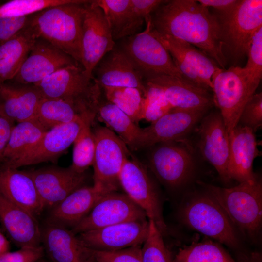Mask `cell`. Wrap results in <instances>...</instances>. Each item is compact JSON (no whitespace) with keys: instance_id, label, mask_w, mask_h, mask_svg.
I'll return each instance as SVG.
<instances>
[{"instance_id":"cell-1","label":"cell","mask_w":262,"mask_h":262,"mask_svg":"<svg viewBox=\"0 0 262 262\" xmlns=\"http://www.w3.org/2000/svg\"><path fill=\"white\" fill-rule=\"evenodd\" d=\"M152 27L160 34L187 42L213 59L221 68L226 65L215 15L197 0H165L150 15Z\"/></svg>"},{"instance_id":"cell-2","label":"cell","mask_w":262,"mask_h":262,"mask_svg":"<svg viewBox=\"0 0 262 262\" xmlns=\"http://www.w3.org/2000/svg\"><path fill=\"white\" fill-rule=\"evenodd\" d=\"M90 0L59 5L30 16L29 25L42 39L81 62L84 4Z\"/></svg>"},{"instance_id":"cell-3","label":"cell","mask_w":262,"mask_h":262,"mask_svg":"<svg viewBox=\"0 0 262 262\" xmlns=\"http://www.w3.org/2000/svg\"><path fill=\"white\" fill-rule=\"evenodd\" d=\"M74 65L61 68L34 84L46 98L62 100L72 105L83 117L94 121L101 102V88Z\"/></svg>"},{"instance_id":"cell-4","label":"cell","mask_w":262,"mask_h":262,"mask_svg":"<svg viewBox=\"0 0 262 262\" xmlns=\"http://www.w3.org/2000/svg\"><path fill=\"white\" fill-rule=\"evenodd\" d=\"M236 228L251 238L260 232L262 223V184L242 182L231 188L203 184Z\"/></svg>"},{"instance_id":"cell-5","label":"cell","mask_w":262,"mask_h":262,"mask_svg":"<svg viewBox=\"0 0 262 262\" xmlns=\"http://www.w3.org/2000/svg\"><path fill=\"white\" fill-rule=\"evenodd\" d=\"M215 16L223 51L235 61L247 55L253 36L262 27V0H239L230 10Z\"/></svg>"},{"instance_id":"cell-6","label":"cell","mask_w":262,"mask_h":262,"mask_svg":"<svg viewBox=\"0 0 262 262\" xmlns=\"http://www.w3.org/2000/svg\"><path fill=\"white\" fill-rule=\"evenodd\" d=\"M182 222L191 229L231 248L240 244L236 228L208 193L196 195L180 209Z\"/></svg>"},{"instance_id":"cell-7","label":"cell","mask_w":262,"mask_h":262,"mask_svg":"<svg viewBox=\"0 0 262 262\" xmlns=\"http://www.w3.org/2000/svg\"><path fill=\"white\" fill-rule=\"evenodd\" d=\"M93 133V186L106 194L117 191L122 167L131 153L125 142L108 127L97 126Z\"/></svg>"},{"instance_id":"cell-8","label":"cell","mask_w":262,"mask_h":262,"mask_svg":"<svg viewBox=\"0 0 262 262\" xmlns=\"http://www.w3.org/2000/svg\"><path fill=\"white\" fill-rule=\"evenodd\" d=\"M213 104L220 110L229 135L238 125L243 109L257 89L248 80L243 67L218 68L212 77Z\"/></svg>"},{"instance_id":"cell-9","label":"cell","mask_w":262,"mask_h":262,"mask_svg":"<svg viewBox=\"0 0 262 262\" xmlns=\"http://www.w3.org/2000/svg\"><path fill=\"white\" fill-rule=\"evenodd\" d=\"M145 22V30L125 37L120 49L145 79L164 74L185 80L168 50L152 33L150 15L146 18Z\"/></svg>"},{"instance_id":"cell-10","label":"cell","mask_w":262,"mask_h":262,"mask_svg":"<svg viewBox=\"0 0 262 262\" xmlns=\"http://www.w3.org/2000/svg\"><path fill=\"white\" fill-rule=\"evenodd\" d=\"M119 183L129 198L154 222L163 236L167 234L168 228L158 190L146 167L132 154L123 165Z\"/></svg>"},{"instance_id":"cell-11","label":"cell","mask_w":262,"mask_h":262,"mask_svg":"<svg viewBox=\"0 0 262 262\" xmlns=\"http://www.w3.org/2000/svg\"><path fill=\"white\" fill-rule=\"evenodd\" d=\"M178 142H163L152 146L148 158L150 170L162 184L171 188L185 184L195 167L190 151Z\"/></svg>"},{"instance_id":"cell-12","label":"cell","mask_w":262,"mask_h":262,"mask_svg":"<svg viewBox=\"0 0 262 262\" xmlns=\"http://www.w3.org/2000/svg\"><path fill=\"white\" fill-rule=\"evenodd\" d=\"M91 0L83 7L81 62L86 73L93 77L95 67L115 47V42L102 9Z\"/></svg>"},{"instance_id":"cell-13","label":"cell","mask_w":262,"mask_h":262,"mask_svg":"<svg viewBox=\"0 0 262 262\" xmlns=\"http://www.w3.org/2000/svg\"><path fill=\"white\" fill-rule=\"evenodd\" d=\"M147 218L144 211L125 193L114 191L104 195L89 214L70 230L77 235L120 223Z\"/></svg>"},{"instance_id":"cell-14","label":"cell","mask_w":262,"mask_h":262,"mask_svg":"<svg viewBox=\"0 0 262 262\" xmlns=\"http://www.w3.org/2000/svg\"><path fill=\"white\" fill-rule=\"evenodd\" d=\"M149 220L120 223L76 235L84 247L95 250L115 251L141 246L147 237Z\"/></svg>"},{"instance_id":"cell-15","label":"cell","mask_w":262,"mask_h":262,"mask_svg":"<svg viewBox=\"0 0 262 262\" xmlns=\"http://www.w3.org/2000/svg\"><path fill=\"white\" fill-rule=\"evenodd\" d=\"M44 209H51L76 190L85 186L86 172L80 173L71 166H50L28 171Z\"/></svg>"},{"instance_id":"cell-16","label":"cell","mask_w":262,"mask_h":262,"mask_svg":"<svg viewBox=\"0 0 262 262\" xmlns=\"http://www.w3.org/2000/svg\"><path fill=\"white\" fill-rule=\"evenodd\" d=\"M200 121L197 147L200 153L223 180L229 181V141L223 118L220 112H212Z\"/></svg>"},{"instance_id":"cell-17","label":"cell","mask_w":262,"mask_h":262,"mask_svg":"<svg viewBox=\"0 0 262 262\" xmlns=\"http://www.w3.org/2000/svg\"><path fill=\"white\" fill-rule=\"evenodd\" d=\"M207 111L174 108L150 126L143 128L137 150L161 143L182 140L200 121Z\"/></svg>"},{"instance_id":"cell-18","label":"cell","mask_w":262,"mask_h":262,"mask_svg":"<svg viewBox=\"0 0 262 262\" xmlns=\"http://www.w3.org/2000/svg\"><path fill=\"white\" fill-rule=\"evenodd\" d=\"M74 65L78 63L71 56L38 38L13 80L16 83L34 85L56 71Z\"/></svg>"},{"instance_id":"cell-19","label":"cell","mask_w":262,"mask_h":262,"mask_svg":"<svg viewBox=\"0 0 262 262\" xmlns=\"http://www.w3.org/2000/svg\"><path fill=\"white\" fill-rule=\"evenodd\" d=\"M86 121H92L79 118L49 130L28 153L20 159L7 166L18 168L44 162L56 163L59 157L73 143Z\"/></svg>"},{"instance_id":"cell-20","label":"cell","mask_w":262,"mask_h":262,"mask_svg":"<svg viewBox=\"0 0 262 262\" xmlns=\"http://www.w3.org/2000/svg\"><path fill=\"white\" fill-rule=\"evenodd\" d=\"M229 154L228 175L229 180L239 183L254 182L258 177L253 171L254 160L260 155L254 132L237 125L229 135Z\"/></svg>"},{"instance_id":"cell-21","label":"cell","mask_w":262,"mask_h":262,"mask_svg":"<svg viewBox=\"0 0 262 262\" xmlns=\"http://www.w3.org/2000/svg\"><path fill=\"white\" fill-rule=\"evenodd\" d=\"M95 68L97 78L94 79L101 89L134 88L141 91L145 97L146 89L143 75L120 49L114 47L103 57Z\"/></svg>"},{"instance_id":"cell-22","label":"cell","mask_w":262,"mask_h":262,"mask_svg":"<svg viewBox=\"0 0 262 262\" xmlns=\"http://www.w3.org/2000/svg\"><path fill=\"white\" fill-rule=\"evenodd\" d=\"M0 222L11 240L19 247L41 245V229L36 218L0 193Z\"/></svg>"},{"instance_id":"cell-23","label":"cell","mask_w":262,"mask_h":262,"mask_svg":"<svg viewBox=\"0 0 262 262\" xmlns=\"http://www.w3.org/2000/svg\"><path fill=\"white\" fill-rule=\"evenodd\" d=\"M0 193L36 218L44 210L34 181L28 171L0 165Z\"/></svg>"},{"instance_id":"cell-24","label":"cell","mask_w":262,"mask_h":262,"mask_svg":"<svg viewBox=\"0 0 262 262\" xmlns=\"http://www.w3.org/2000/svg\"><path fill=\"white\" fill-rule=\"evenodd\" d=\"M160 87L173 108L208 110L213 104L209 91L197 87L184 79L168 75H158L145 79Z\"/></svg>"},{"instance_id":"cell-25","label":"cell","mask_w":262,"mask_h":262,"mask_svg":"<svg viewBox=\"0 0 262 262\" xmlns=\"http://www.w3.org/2000/svg\"><path fill=\"white\" fill-rule=\"evenodd\" d=\"M105 194L93 185L83 186L50 209L46 222L71 229L89 214Z\"/></svg>"},{"instance_id":"cell-26","label":"cell","mask_w":262,"mask_h":262,"mask_svg":"<svg viewBox=\"0 0 262 262\" xmlns=\"http://www.w3.org/2000/svg\"><path fill=\"white\" fill-rule=\"evenodd\" d=\"M43 98L35 85L0 84V106L8 117L17 123L35 118Z\"/></svg>"},{"instance_id":"cell-27","label":"cell","mask_w":262,"mask_h":262,"mask_svg":"<svg viewBox=\"0 0 262 262\" xmlns=\"http://www.w3.org/2000/svg\"><path fill=\"white\" fill-rule=\"evenodd\" d=\"M41 244L52 262H82L83 247L70 229L45 223Z\"/></svg>"},{"instance_id":"cell-28","label":"cell","mask_w":262,"mask_h":262,"mask_svg":"<svg viewBox=\"0 0 262 262\" xmlns=\"http://www.w3.org/2000/svg\"><path fill=\"white\" fill-rule=\"evenodd\" d=\"M38 39L28 23L14 37L0 44V84L15 78Z\"/></svg>"},{"instance_id":"cell-29","label":"cell","mask_w":262,"mask_h":262,"mask_svg":"<svg viewBox=\"0 0 262 262\" xmlns=\"http://www.w3.org/2000/svg\"><path fill=\"white\" fill-rule=\"evenodd\" d=\"M47 131L35 118L15 125L3 155L2 164L8 165L22 158L35 147Z\"/></svg>"},{"instance_id":"cell-30","label":"cell","mask_w":262,"mask_h":262,"mask_svg":"<svg viewBox=\"0 0 262 262\" xmlns=\"http://www.w3.org/2000/svg\"><path fill=\"white\" fill-rule=\"evenodd\" d=\"M91 3L102 9L114 41L137 33L131 0H95Z\"/></svg>"},{"instance_id":"cell-31","label":"cell","mask_w":262,"mask_h":262,"mask_svg":"<svg viewBox=\"0 0 262 262\" xmlns=\"http://www.w3.org/2000/svg\"><path fill=\"white\" fill-rule=\"evenodd\" d=\"M151 33L163 45L174 48L181 53L195 68L208 90H212V77L218 68L217 63L194 46L169 35L158 33L152 27Z\"/></svg>"},{"instance_id":"cell-32","label":"cell","mask_w":262,"mask_h":262,"mask_svg":"<svg viewBox=\"0 0 262 262\" xmlns=\"http://www.w3.org/2000/svg\"><path fill=\"white\" fill-rule=\"evenodd\" d=\"M97 117L105 123L107 127L115 131L131 150H137L143 128L134 122L123 111L114 104L101 102Z\"/></svg>"},{"instance_id":"cell-33","label":"cell","mask_w":262,"mask_h":262,"mask_svg":"<svg viewBox=\"0 0 262 262\" xmlns=\"http://www.w3.org/2000/svg\"><path fill=\"white\" fill-rule=\"evenodd\" d=\"M172 262H237L219 243L204 240L180 248Z\"/></svg>"},{"instance_id":"cell-34","label":"cell","mask_w":262,"mask_h":262,"mask_svg":"<svg viewBox=\"0 0 262 262\" xmlns=\"http://www.w3.org/2000/svg\"><path fill=\"white\" fill-rule=\"evenodd\" d=\"M79 118L86 119L70 103L62 100L44 98L39 104L35 116V118L48 130Z\"/></svg>"},{"instance_id":"cell-35","label":"cell","mask_w":262,"mask_h":262,"mask_svg":"<svg viewBox=\"0 0 262 262\" xmlns=\"http://www.w3.org/2000/svg\"><path fill=\"white\" fill-rule=\"evenodd\" d=\"M108 101L126 114L136 124L143 119L146 98L138 89L130 87H104Z\"/></svg>"},{"instance_id":"cell-36","label":"cell","mask_w":262,"mask_h":262,"mask_svg":"<svg viewBox=\"0 0 262 262\" xmlns=\"http://www.w3.org/2000/svg\"><path fill=\"white\" fill-rule=\"evenodd\" d=\"M93 123L85 121L73 142L72 163L70 166L78 172H86L92 165L95 148L91 129Z\"/></svg>"},{"instance_id":"cell-37","label":"cell","mask_w":262,"mask_h":262,"mask_svg":"<svg viewBox=\"0 0 262 262\" xmlns=\"http://www.w3.org/2000/svg\"><path fill=\"white\" fill-rule=\"evenodd\" d=\"M77 0H13L0 5V17L32 15L44 9Z\"/></svg>"},{"instance_id":"cell-38","label":"cell","mask_w":262,"mask_h":262,"mask_svg":"<svg viewBox=\"0 0 262 262\" xmlns=\"http://www.w3.org/2000/svg\"><path fill=\"white\" fill-rule=\"evenodd\" d=\"M163 236L154 222L149 220L148 234L141 247L142 262H172Z\"/></svg>"},{"instance_id":"cell-39","label":"cell","mask_w":262,"mask_h":262,"mask_svg":"<svg viewBox=\"0 0 262 262\" xmlns=\"http://www.w3.org/2000/svg\"><path fill=\"white\" fill-rule=\"evenodd\" d=\"M247 55V62L243 69L248 80L257 87L262 76V27L253 36Z\"/></svg>"},{"instance_id":"cell-40","label":"cell","mask_w":262,"mask_h":262,"mask_svg":"<svg viewBox=\"0 0 262 262\" xmlns=\"http://www.w3.org/2000/svg\"><path fill=\"white\" fill-rule=\"evenodd\" d=\"M238 125L251 129L254 132L262 126V93L252 95L245 105Z\"/></svg>"},{"instance_id":"cell-41","label":"cell","mask_w":262,"mask_h":262,"mask_svg":"<svg viewBox=\"0 0 262 262\" xmlns=\"http://www.w3.org/2000/svg\"><path fill=\"white\" fill-rule=\"evenodd\" d=\"M86 249L89 254L97 262H142L141 246L115 251Z\"/></svg>"},{"instance_id":"cell-42","label":"cell","mask_w":262,"mask_h":262,"mask_svg":"<svg viewBox=\"0 0 262 262\" xmlns=\"http://www.w3.org/2000/svg\"><path fill=\"white\" fill-rule=\"evenodd\" d=\"M45 251L42 245L23 247L17 251L6 252L0 255V262H35L43 258Z\"/></svg>"},{"instance_id":"cell-43","label":"cell","mask_w":262,"mask_h":262,"mask_svg":"<svg viewBox=\"0 0 262 262\" xmlns=\"http://www.w3.org/2000/svg\"><path fill=\"white\" fill-rule=\"evenodd\" d=\"M30 16L0 17V44L12 38L25 28Z\"/></svg>"},{"instance_id":"cell-44","label":"cell","mask_w":262,"mask_h":262,"mask_svg":"<svg viewBox=\"0 0 262 262\" xmlns=\"http://www.w3.org/2000/svg\"><path fill=\"white\" fill-rule=\"evenodd\" d=\"M14 122L4 114L0 106V165L2 164L3 155L15 126Z\"/></svg>"},{"instance_id":"cell-45","label":"cell","mask_w":262,"mask_h":262,"mask_svg":"<svg viewBox=\"0 0 262 262\" xmlns=\"http://www.w3.org/2000/svg\"><path fill=\"white\" fill-rule=\"evenodd\" d=\"M239 0H198L197 1L204 7H212L219 13L228 11L238 3Z\"/></svg>"},{"instance_id":"cell-46","label":"cell","mask_w":262,"mask_h":262,"mask_svg":"<svg viewBox=\"0 0 262 262\" xmlns=\"http://www.w3.org/2000/svg\"><path fill=\"white\" fill-rule=\"evenodd\" d=\"M10 243L6 237L0 231V255L9 251Z\"/></svg>"},{"instance_id":"cell-47","label":"cell","mask_w":262,"mask_h":262,"mask_svg":"<svg viewBox=\"0 0 262 262\" xmlns=\"http://www.w3.org/2000/svg\"><path fill=\"white\" fill-rule=\"evenodd\" d=\"M243 262H262L261 253L258 252H252L248 256L244 257Z\"/></svg>"},{"instance_id":"cell-48","label":"cell","mask_w":262,"mask_h":262,"mask_svg":"<svg viewBox=\"0 0 262 262\" xmlns=\"http://www.w3.org/2000/svg\"><path fill=\"white\" fill-rule=\"evenodd\" d=\"M82 257V262H97L88 252L84 248Z\"/></svg>"},{"instance_id":"cell-49","label":"cell","mask_w":262,"mask_h":262,"mask_svg":"<svg viewBox=\"0 0 262 262\" xmlns=\"http://www.w3.org/2000/svg\"><path fill=\"white\" fill-rule=\"evenodd\" d=\"M35 262H52L50 260L48 261L46 259H44L43 257L41 259L38 260V261H36Z\"/></svg>"}]
</instances>
